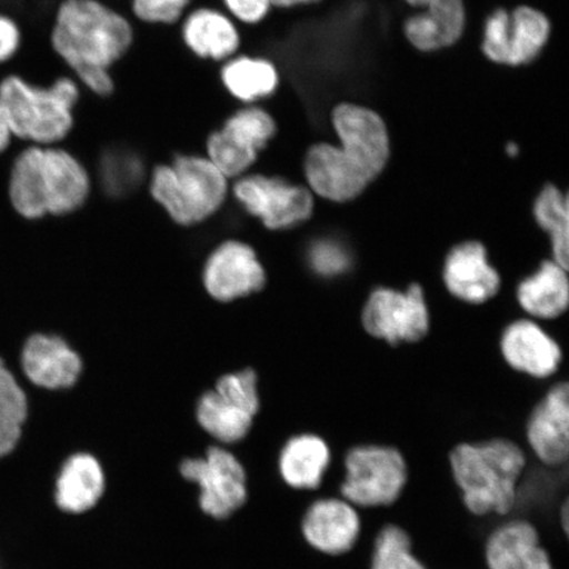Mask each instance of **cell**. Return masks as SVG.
<instances>
[{
  "label": "cell",
  "instance_id": "1",
  "mask_svg": "<svg viewBox=\"0 0 569 569\" xmlns=\"http://www.w3.org/2000/svg\"><path fill=\"white\" fill-rule=\"evenodd\" d=\"M48 42L82 90L109 99L118 87L113 68L137 44V27L104 0H60Z\"/></svg>",
  "mask_w": 569,
  "mask_h": 569
},
{
  "label": "cell",
  "instance_id": "2",
  "mask_svg": "<svg viewBox=\"0 0 569 569\" xmlns=\"http://www.w3.org/2000/svg\"><path fill=\"white\" fill-rule=\"evenodd\" d=\"M340 144L312 146L305 174L310 188L336 202L351 201L386 168L390 147L387 124L367 107L341 103L332 111Z\"/></svg>",
  "mask_w": 569,
  "mask_h": 569
},
{
  "label": "cell",
  "instance_id": "3",
  "mask_svg": "<svg viewBox=\"0 0 569 569\" xmlns=\"http://www.w3.org/2000/svg\"><path fill=\"white\" fill-rule=\"evenodd\" d=\"M448 461L469 515L505 519L515 513L519 481L529 466L528 453L516 440L460 443Z\"/></svg>",
  "mask_w": 569,
  "mask_h": 569
},
{
  "label": "cell",
  "instance_id": "4",
  "mask_svg": "<svg viewBox=\"0 0 569 569\" xmlns=\"http://www.w3.org/2000/svg\"><path fill=\"white\" fill-rule=\"evenodd\" d=\"M89 191L87 168L60 146H28L12 161L9 193L21 217L73 212L87 201Z\"/></svg>",
  "mask_w": 569,
  "mask_h": 569
},
{
  "label": "cell",
  "instance_id": "5",
  "mask_svg": "<svg viewBox=\"0 0 569 569\" xmlns=\"http://www.w3.org/2000/svg\"><path fill=\"white\" fill-rule=\"evenodd\" d=\"M82 88L71 74L51 81L6 71L0 77V104L13 139L28 146H60L74 131Z\"/></svg>",
  "mask_w": 569,
  "mask_h": 569
},
{
  "label": "cell",
  "instance_id": "6",
  "mask_svg": "<svg viewBox=\"0 0 569 569\" xmlns=\"http://www.w3.org/2000/svg\"><path fill=\"white\" fill-rule=\"evenodd\" d=\"M229 178L208 156L177 154L170 163H160L151 177V193L177 223L203 222L222 206Z\"/></svg>",
  "mask_w": 569,
  "mask_h": 569
},
{
  "label": "cell",
  "instance_id": "7",
  "mask_svg": "<svg viewBox=\"0 0 569 569\" xmlns=\"http://www.w3.org/2000/svg\"><path fill=\"white\" fill-rule=\"evenodd\" d=\"M408 478L407 459L397 447L353 446L343 457L338 495L358 509L388 508L401 497Z\"/></svg>",
  "mask_w": 569,
  "mask_h": 569
},
{
  "label": "cell",
  "instance_id": "8",
  "mask_svg": "<svg viewBox=\"0 0 569 569\" xmlns=\"http://www.w3.org/2000/svg\"><path fill=\"white\" fill-rule=\"evenodd\" d=\"M276 119L261 104L239 106L206 139V156L227 178L244 176L276 137Z\"/></svg>",
  "mask_w": 569,
  "mask_h": 569
},
{
  "label": "cell",
  "instance_id": "9",
  "mask_svg": "<svg viewBox=\"0 0 569 569\" xmlns=\"http://www.w3.org/2000/svg\"><path fill=\"white\" fill-rule=\"evenodd\" d=\"M545 13L528 6L513 12L497 10L483 30L482 52L490 61L518 67L537 59L550 38Z\"/></svg>",
  "mask_w": 569,
  "mask_h": 569
},
{
  "label": "cell",
  "instance_id": "10",
  "mask_svg": "<svg viewBox=\"0 0 569 569\" xmlns=\"http://www.w3.org/2000/svg\"><path fill=\"white\" fill-rule=\"evenodd\" d=\"M233 194L249 213L260 218L270 230L289 229L305 222L315 206L308 189L279 177L241 176L233 184Z\"/></svg>",
  "mask_w": 569,
  "mask_h": 569
},
{
  "label": "cell",
  "instance_id": "11",
  "mask_svg": "<svg viewBox=\"0 0 569 569\" xmlns=\"http://www.w3.org/2000/svg\"><path fill=\"white\" fill-rule=\"evenodd\" d=\"M181 473L201 488V507L212 517H229L246 501L244 469L222 448H210L204 459L184 460Z\"/></svg>",
  "mask_w": 569,
  "mask_h": 569
},
{
  "label": "cell",
  "instance_id": "12",
  "mask_svg": "<svg viewBox=\"0 0 569 569\" xmlns=\"http://www.w3.org/2000/svg\"><path fill=\"white\" fill-rule=\"evenodd\" d=\"M362 323L371 336L391 345L422 339L429 330L423 290L418 284H411L407 293L376 290L362 312Z\"/></svg>",
  "mask_w": 569,
  "mask_h": 569
},
{
  "label": "cell",
  "instance_id": "13",
  "mask_svg": "<svg viewBox=\"0 0 569 569\" xmlns=\"http://www.w3.org/2000/svg\"><path fill=\"white\" fill-rule=\"evenodd\" d=\"M302 536L312 550L326 557H343L361 536L358 508L339 496L318 497L302 518Z\"/></svg>",
  "mask_w": 569,
  "mask_h": 569
},
{
  "label": "cell",
  "instance_id": "14",
  "mask_svg": "<svg viewBox=\"0 0 569 569\" xmlns=\"http://www.w3.org/2000/svg\"><path fill=\"white\" fill-rule=\"evenodd\" d=\"M178 26L182 46L199 61L220 66L243 47L239 24L218 7H191Z\"/></svg>",
  "mask_w": 569,
  "mask_h": 569
},
{
  "label": "cell",
  "instance_id": "15",
  "mask_svg": "<svg viewBox=\"0 0 569 569\" xmlns=\"http://www.w3.org/2000/svg\"><path fill=\"white\" fill-rule=\"evenodd\" d=\"M487 569H555L537 526L511 517L498 522L483 542Z\"/></svg>",
  "mask_w": 569,
  "mask_h": 569
},
{
  "label": "cell",
  "instance_id": "16",
  "mask_svg": "<svg viewBox=\"0 0 569 569\" xmlns=\"http://www.w3.org/2000/svg\"><path fill=\"white\" fill-rule=\"evenodd\" d=\"M530 451L547 468L568 465L569 457V388L560 383L551 389L532 410L526 427Z\"/></svg>",
  "mask_w": 569,
  "mask_h": 569
},
{
  "label": "cell",
  "instance_id": "17",
  "mask_svg": "<svg viewBox=\"0 0 569 569\" xmlns=\"http://www.w3.org/2000/svg\"><path fill=\"white\" fill-rule=\"evenodd\" d=\"M203 280L213 298L227 302L262 289L266 273L251 247L227 241L210 256Z\"/></svg>",
  "mask_w": 569,
  "mask_h": 569
},
{
  "label": "cell",
  "instance_id": "18",
  "mask_svg": "<svg viewBox=\"0 0 569 569\" xmlns=\"http://www.w3.org/2000/svg\"><path fill=\"white\" fill-rule=\"evenodd\" d=\"M21 367L34 386L56 390L74 386L82 361L62 338L36 333L26 341Z\"/></svg>",
  "mask_w": 569,
  "mask_h": 569
},
{
  "label": "cell",
  "instance_id": "19",
  "mask_svg": "<svg viewBox=\"0 0 569 569\" xmlns=\"http://www.w3.org/2000/svg\"><path fill=\"white\" fill-rule=\"evenodd\" d=\"M445 281L453 296L471 303L486 302L500 289V277L489 266L486 248L476 241L455 247L448 254Z\"/></svg>",
  "mask_w": 569,
  "mask_h": 569
},
{
  "label": "cell",
  "instance_id": "20",
  "mask_svg": "<svg viewBox=\"0 0 569 569\" xmlns=\"http://www.w3.org/2000/svg\"><path fill=\"white\" fill-rule=\"evenodd\" d=\"M220 87L239 106L260 104L276 94L280 71L267 57L239 52L220 63Z\"/></svg>",
  "mask_w": 569,
  "mask_h": 569
},
{
  "label": "cell",
  "instance_id": "21",
  "mask_svg": "<svg viewBox=\"0 0 569 569\" xmlns=\"http://www.w3.org/2000/svg\"><path fill=\"white\" fill-rule=\"evenodd\" d=\"M466 28L462 0H436L405 23L403 31L418 51L432 52L451 47Z\"/></svg>",
  "mask_w": 569,
  "mask_h": 569
},
{
  "label": "cell",
  "instance_id": "22",
  "mask_svg": "<svg viewBox=\"0 0 569 569\" xmlns=\"http://www.w3.org/2000/svg\"><path fill=\"white\" fill-rule=\"evenodd\" d=\"M502 352L511 367L533 377L552 375L561 360L559 346L529 320H519L505 331Z\"/></svg>",
  "mask_w": 569,
  "mask_h": 569
},
{
  "label": "cell",
  "instance_id": "23",
  "mask_svg": "<svg viewBox=\"0 0 569 569\" xmlns=\"http://www.w3.org/2000/svg\"><path fill=\"white\" fill-rule=\"evenodd\" d=\"M332 462L329 443L316 433H302L288 440L280 455V473L296 490H318L323 486Z\"/></svg>",
  "mask_w": 569,
  "mask_h": 569
},
{
  "label": "cell",
  "instance_id": "24",
  "mask_svg": "<svg viewBox=\"0 0 569 569\" xmlns=\"http://www.w3.org/2000/svg\"><path fill=\"white\" fill-rule=\"evenodd\" d=\"M104 489V476L96 458L74 455L61 469L57 480L56 502L68 513H82L94 507Z\"/></svg>",
  "mask_w": 569,
  "mask_h": 569
},
{
  "label": "cell",
  "instance_id": "25",
  "mask_svg": "<svg viewBox=\"0 0 569 569\" xmlns=\"http://www.w3.org/2000/svg\"><path fill=\"white\" fill-rule=\"evenodd\" d=\"M566 269L557 262L546 261L536 276L523 281L518 289V300L533 317H559L568 306Z\"/></svg>",
  "mask_w": 569,
  "mask_h": 569
},
{
  "label": "cell",
  "instance_id": "26",
  "mask_svg": "<svg viewBox=\"0 0 569 569\" xmlns=\"http://www.w3.org/2000/svg\"><path fill=\"white\" fill-rule=\"evenodd\" d=\"M197 416L203 429L224 443L243 439L251 430L254 417L243 405L219 395L217 390L202 396Z\"/></svg>",
  "mask_w": 569,
  "mask_h": 569
},
{
  "label": "cell",
  "instance_id": "27",
  "mask_svg": "<svg viewBox=\"0 0 569 569\" xmlns=\"http://www.w3.org/2000/svg\"><path fill=\"white\" fill-rule=\"evenodd\" d=\"M28 417V400L0 358V459L16 451Z\"/></svg>",
  "mask_w": 569,
  "mask_h": 569
},
{
  "label": "cell",
  "instance_id": "28",
  "mask_svg": "<svg viewBox=\"0 0 569 569\" xmlns=\"http://www.w3.org/2000/svg\"><path fill=\"white\" fill-rule=\"evenodd\" d=\"M369 569H427L412 550L409 532L396 523L382 525L373 539Z\"/></svg>",
  "mask_w": 569,
  "mask_h": 569
},
{
  "label": "cell",
  "instance_id": "29",
  "mask_svg": "<svg viewBox=\"0 0 569 569\" xmlns=\"http://www.w3.org/2000/svg\"><path fill=\"white\" fill-rule=\"evenodd\" d=\"M533 212L538 223L551 233L555 262L567 270L569 262L568 198L549 184L538 197Z\"/></svg>",
  "mask_w": 569,
  "mask_h": 569
},
{
  "label": "cell",
  "instance_id": "30",
  "mask_svg": "<svg viewBox=\"0 0 569 569\" xmlns=\"http://www.w3.org/2000/svg\"><path fill=\"white\" fill-rule=\"evenodd\" d=\"M193 0H130L134 20L152 27H174L180 24Z\"/></svg>",
  "mask_w": 569,
  "mask_h": 569
},
{
  "label": "cell",
  "instance_id": "31",
  "mask_svg": "<svg viewBox=\"0 0 569 569\" xmlns=\"http://www.w3.org/2000/svg\"><path fill=\"white\" fill-rule=\"evenodd\" d=\"M216 390L219 395L243 405L254 416L258 415L260 408L258 376L251 369L222 377Z\"/></svg>",
  "mask_w": 569,
  "mask_h": 569
},
{
  "label": "cell",
  "instance_id": "32",
  "mask_svg": "<svg viewBox=\"0 0 569 569\" xmlns=\"http://www.w3.org/2000/svg\"><path fill=\"white\" fill-rule=\"evenodd\" d=\"M24 47V31L11 13L0 11V69L10 67Z\"/></svg>",
  "mask_w": 569,
  "mask_h": 569
},
{
  "label": "cell",
  "instance_id": "33",
  "mask_svg": "<svg viewBox=\"0 0 569 569\" xmlns=\"http://www.w3.org/2000/svg\"><path fill=\"white\" fill-rule=\"evenodd\" d=\"M223 10L240 26L254 27L264 21L273 7L270 0H220Z\"/></svg>",
  "mask_w": 569,
  "mask_h": 569
},
{
  "label": "cell",
  "instance_id": "34",
  "mask_svg": "<svg viewBox=\"0 0 569 569\" xmlns=\"http://www.w3.org/2000/svg\"><path fill=\"white\" fill-rule=\"evenodd\" d=\"M311 266L318 273L332 276L345 272L348 268V256L336 243L320 241L310 251Z\"/></svg>",
  "mask_w": 569,
  "mask_h": 569
},
{
  "label": "cell",
  "instance_id": "35",
  "mask_svg": "<svg viewBox=\"0 0 569 569\" xmlns=\"http://www.w3.org/2000/svg\"><path fill=\"white\" fill-rule=\"evenodd\" d=\"M13 140L16 139H13L10 127L7 124L2 104H0V156L9 151Z\"/></svg>",
  "mask_w": 569,
  "mask_h": 569
},
{
  "label": "cell",
  "instance_id": "36",
  "mask_svg": "<svg viewBox=\"0 0 569 569\" xmlns=\"http://www.w3.org/2000/svg\"><path fill=\"white\" fill-rule=\"evenodd\" d=\"M558 525L563 536L568 538L569 536V501L568 497L561 501L559 510H558Z\"/></svg>",
  "mask_w": 569,
  "mask_h": 569
},
{
  "label": "cell",
  "instance_id": "37",
  "mask_svg": "<svg viewBox=\"0 0 569 569\" xmlns=\"http://www.w3.org/2000/svg\"><path fill=\"white\" fill-rule=\"evenodd\" d=\"M319 2V0H270L273 9H293L298 6H309Z\"/></svg>",
  "mask_w": 569,
  "mask_h": 569
},
{
  "label": "cell",
  "instance_id": "38",
  "mask_svg": "<svg viewBox=\"0 0 569 569\" xmlns=\"http://www.w3.org/2000/svg\"><path fill=\"white\" fill-rule=\"evenodd\" d=\"M405 2L409 3L412 7H422V9H425L426 6L436 2V0H405Z\"/></svg>",
  "mask_w": 569,
  "mask_h": 569
},
{
  "label": "cell",
  "instance_id": "39",
  "mask_svg": "<svg viewBox=\"0 0 569 569\" xmlns=\"http://www.w3.org/2000/svg\"><path fill=\"white\" fill-rule=\"evenodd\" d=\"M507 151L510 156H517L519 152L518 146L516 144H509L507 148Z\"/></svg>",
  "mask_w": 569,
  "mask_h": 569
}]
</instances>
